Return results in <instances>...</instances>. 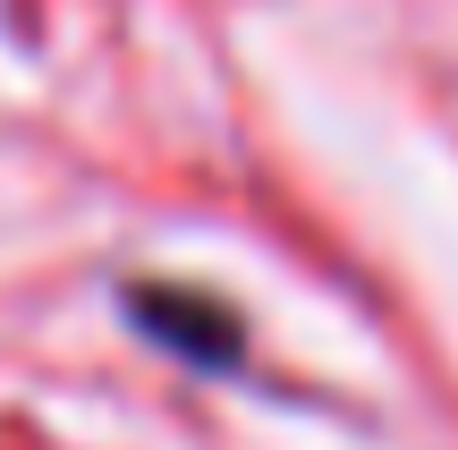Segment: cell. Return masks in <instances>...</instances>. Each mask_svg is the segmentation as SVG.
Returning a JSON list of instances; mask_svg holds the SVG:
<instances>
[{"mask_svg":"<svg viewBox=\"0 0 458 450\" xmlns=\"http://www.w3.org/2000/svg\"><path fill=\"white\" fill-rule=\"evenodd\" d=\"M119 315H128L162 357H179L187 374H238L246 366V323H238L229 298H213V289L128 281V289H119Z\"/></svg>","mask_w":458,"mask_h":450,"instance_id":"obj_1","label":"cell"}]
</instances>
